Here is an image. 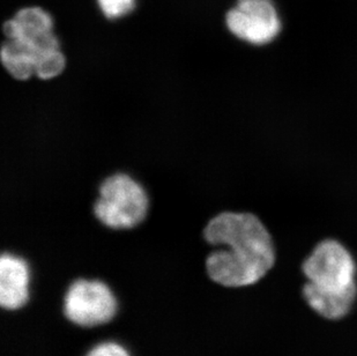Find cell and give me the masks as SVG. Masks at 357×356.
Segmentation results:
<instances>
[{
	"label": "cell",
	"instance_id": "cell-1",
	"mask_svg": "<svg viewBox=\"0 0 357 356\" xmlns=\"http://www.w3.org/2000/svg\"><path fill=\"white\" fill-rule=\"evenodd\" d=\"M205 239L213 246H225L209 255L206 267L213 281L226 287L256 285L277 262L272 236L250 213L218 215L206 227Z\"/></svg>",
	"mask_w": 357,
	"mask_h": 356
},
{
	"label": "cell",
	"instance_id": "cell-2",
	"mask_svg": "<svg viewBox=\"0 0 357 356\" xmlns=\"http://www.w3.org/2000/svg\"><path fill=\"white\" fill-rule=\"evenodd\" d=\"M302 296L321 320L341 322L357 304V264L337 239L318 243L301 264Z\"/></svg>",
	"mask_w": 357,
	"mask_h": 356
},
{
	"label": "cell",
	"instance_id": "cell-3",
	"mask_svg": "<svg viewBox=\"0 0 357 356\" xmlns=\"http://www.w3.org/2000/svg\"><path fill=\"white\" fill-rule=\"evenodd\" d=\"M6 37L1 61L17 80L36 75L43 80L57 77L65 68V57L54 33V20L38 5L20 7L3 24Z\"/></svg>",
	"mask_w": 357,
	"mask_h": 356
},
{
	"label": "cell",
	"instance_id": "cell-4",
	"mask_svg": "<svg viewBox=\"0 0 357 356\" xmlns=\"http://www.w3.org/2000/svg\"><path fill=\"white\" fill-rule=\"evenodd\" d=\"M149 211V197L142 185L125 174L107 178L95 202L96 218L110 228H133L144 221Z\"/></svg>",
	"mask_w": 357,
	"mask_h": 356
},
{
	"label": "cell",
	"instance_id": "cell-5",
	"mask_svg": "<svg viewBox=\"0 0 357 356\" xmlns=\"http://www.w3.org/2000/svg\"><path fill=\"white\" fill-rule=\"evenodd\" d=\"M228 31L239 40L265 45L277 38L281 20L272 0H237L226 14Z\"/></svg>",
	"mask_w": 357,
	"mask_h": 356
},
{
	"label": "cell",
	"instance_id": "cell-6",
	"mask_svg": "<svg viewBox=\"0 0 357 356\" xmlns=\"http://www.w3.org/2000/svg\"><path fill=\"white\" fill-rule=\"evenodd\" d=\"M65 315L80 326H98L115 316L117 302L108 285L101 281L78 280L65 297Z\"/></svg>",
	"mask_w": 357,
	"mask_h": 356
},
{
	"label": "cell",
	"instance_id": "cell-7",
	"mask_svg": "<svg viewBox=\"0 0 357 356\" xmlns=\"http://www.w3.org/2000/svg\"><path fill=\"white\" fill-rule=\"evenodd\" d=\"M29 269L24 259L3 253L0 259V303L7 310H17L27 303Z\"/></svg>",
	"mask_w": 357,
	"mask_h": 356
},
{
	"label": "cell",
	"instance_id": "cell-8",
	"mask_svg": "<svg viewBox=\"0 0 357 356\" xmlns=\"http://www.w3.org/2000/svg\"><path fill=\"white\" fill-rule=\"evenodd\" d=\"M98 10L108 20H119L131 14L138 6L139 0H95Z\"/></svg>",
	"mask_w": 357,
	"mask_h": 356
},
{
	"label": "cell",
	"instance_id": "cell-9",
	"mask_svg": "<svg viewBox=\"0 0 357 356\" xmlns=\"http://www.w3.org/2000/svg\"><path fill=\"white\" fill-rule=\"evenodd\" d=\"M87 356H130L125 348L116 343H105L94 347Z\"/></svg>",
	"mask_w": 357,
	"mask_h": 356
}]
</instances>
